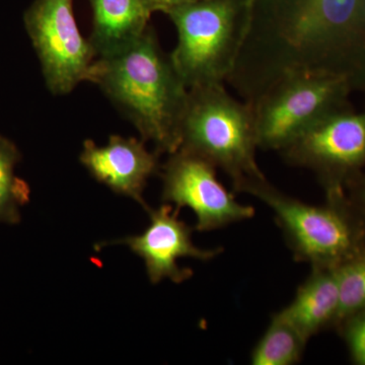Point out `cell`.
<instances>
[{
  "label": "cell",
  "mask_w": 365,
  "mask_h": 365,
  "mask_svg": "<svg viewBox=\"0 0 365 365\" xmlns=\"http://www.w3.org/2000/svg\"><path fill=\"white\" fill-rule=\"evenodd\" d=\"M180 211L170 204H163L158 209H148L150 222L143 234L130 235L116 241L103 242L96 249L115 245H126L140 257L145 264L146 272L153 284L165 279L182 283L193 276V270L180 268L178 260L193 258L209 261L222 253V248L200 249L192 242L194 227L179 220Z\"/></svg>",
  "instance_id": "30bf717a"
},
{
  "label": "cell",
  "mask_w": 365,
  "mask_h": 365,
  "mask_svg": "<svg viewBox=\"0 0 365 365\" xmlns=\"http://www.w3.org/2000/svg\"><path fill=\"white\" fill-rule=\"evenodd\" d=\"M348 185L352 187L355 201L365 211V175L359 174Z\"/></svg>",
  "instance_id": "ffe728a7"
},
{
  "label": "cell",
  "mask_w": 365,
  "mask_h": 365,
  "mask_svg": "<svg viewBox=\"0 0 365 365\" xmlns=\"http://www.w3.org/2000/svg\"><path fill=\"white\" fill-rule=\"evenodd\" d=\"M339 294L335 268L313 267L292 302L282 311V318L307 341L327 327L335 325Z\"/></svg>",
  "instance_id": "4fadbf2b"
},
{
  "label": "cell",
  "mask_w": 365,
  "mask_h": 365,
  "mask_svg": "<svg viewBox=\"0 0 365 365\" xmlns=\"http://www.w3.org/2000/svg\"><path fill=\"white\" fill-rule=\"evenodd\" d=\"M160 170L163 202L175 204L177 211L192 209L197 232H210L254 217L255 209L237 202L218 181L215 165L204 158L179 148L169 155Z\"/></svg>",
  "instance_id": "9c48e42d"
},
{
  "label": "cell",
  "mask_w": 365,
  "mask_h": 365,
  "mask_svg": "<svg viewBox=\"0 0 365 365\" xmlns=\"http://www.w3.org/2000/svg\"><path fill=\"white\" fill-rule=\"evenodd\" d=\"M345 76L352 91L365 95V0H362L355 21Z\"/></svg>",
  "instance_id": "e0dca14e"
},
{
  "label": "cell",
  "mask_w": 365,
  "mask_h": 365,
  "mask_svg": "<svg viewBox=\"0 0 365 365\" xmlns=\"http://www.w3.org/2000/svg\"><path fill=\"white\" fill-rule=\"evenodd\" d=\"M197 1H199V0H148L153 13L162 11V13L167 14L174 11V9L188 6V4H194V2Z\"/></svg>",
  "instance_id": "d6986e66"
},
{
  "label": "cell",
  "mask_w": 365,
  "mask_h": 365,
  "mask_svg": "<svg viewBox=\"0 0 365 365\" xmlns=\"http://www.w3.org/2000/svg\"><path fill=\"white\" fill-rule=\"evenodd\" d=\"M253 0H199L168 14L177 30L170 53L187 88L227 83L248 37Z\"/></svg>",
  "instance_id": "5b68a950"
},
{
  "label": "cell",
  "mask_w": 365,
  "mask_h": 365,
  "mask_svg": "<svg viewBox=\"0 0 365 365\" xmlns=\"http://www.w3.org/2000/svg\"><path fill=\"white\" fill-rule=\"evenodd\" d=\"M93 9L90 40L97 58L111 56L135 43L153 14L148 0H88Z\"/></svg>",
  "instance_id": "7c38bea8"
},
{
  "label": "cell",
  "mask_w": 365,
  "mask_h": 365,
  "mask_svg": "<svg viewBox=\"0 0 365 365\" xmlns=\"http://www.w3.org/2000/svg\"><path fill=\"white\" fill-rule=\"evenodd\" d=\"M21 155L13 141L0 134V223L21 222V206L30 200V188L16 177Z\"/></svg>",
  "instance_id": "9a60e30c"
},
{
  "label": "cell",
  "mask_w": 365,
  "mask_h": 365,
  "mask_svg": "<svg viewBox=\"0 0 365 365\" xmlns=\"http://www.w3.org/2000/svg\"><path fill=\"white\" fill-rule=\"evenodd\" d=\"M344 76L289 73L278 79L252 105L258 148L282 150L309 127L336 110L351 105Z\"/></svg>",
  "instance_id": "8992f818"
},
{
  "label": "cell",
  "mask_w": 365,
  "mask_h": 365,
  "mask_svg": "<svg viewBox=\"0 0 365 365\" xmlns=\"http://www.w3.org/2000/svg\"><path fill=\"white\" fill-rule=\"evenodd\" d=\"M307 341L279 314H273L267 330L251 354L253 365H292L302 359Z\"/></svg>",
  "instance_id": "5bb4252c"
},
{
  "label": "cell",
  "mask_w": 365,
  "mask_h": 365,
  "mask_svg": "<svg viewBox=\"0 0 365 365\" xmlns=\"http://www.w3.org/2000/svg\"><path fill=\"white\" fill-rule=\"evenodd\" d=\"M362 0H253L248 37L227 83L253 103L289 73L345 76ZM347 79V78H346Z\"/></svg>",
  "instance_id": "6da1fadb"
},
{
  "label": "cell",
  "mask_w": 365,
  "mask_h": 365,
  "mask_svg": "<svg viewBox=\"0 0 365 365\" xmlns=\"http://www.w3.org/2000/svg\"><path fill=\"white\" fill-rule=\"evenodd\" d=\"M90 81L100 86L157 153L170 155L179 150L189 88L151 26L126 49L96 59Z\"/></svg>",
  "instance_id": "7a4b0ae2"
},
{
  "label": "cell",
  "mask_w": 365,
  "mask_h": 365,
  "mask_svg": "<svg viewBox=\"0 0 365 365\" xmlns=\"http://www.w3.org/2000/svg\"><path fill=\"white\" fill-rule=\"evenodd\" d=\"M336 269L338 304L335 325L365 309V250Z\"/></svg>",
  "instance_id": "2e32d148"
},
{
  "label": "cell",
  "mask_w": 365,
  "mask_h": 365,
  "mask_svg": "<svg viewBox=\"0 0 365 365\" xmlns=\"http://www.w3.org/2000/svg\"><path fill=\"white\" fill-rule=\"evenodd\" d=\"M281 153L290 165L313 170L325 189L344 188L365 167V107L330 113Z\"/></svg>",
  "instance_id": "ba28073f"
},
{
  "label": "cell",
  "mask_w": 365,
  "mask_h": 365,
  "mask_svg": "<svg viewBox=\"0 0 365 365\" xmlns=\"http://www.w3.org/2000/svg\"><path fill=\"white\" fill-rule=\"evenodd\" d=\"M24 21L50 93L67 95L90 81L97 56L79 31L73 0H36Z\"/></svg>",
  "instance_id": "52a82bcc"
},
{
  "label": "cell",
  "mask_w": 365,
  "mask_h": 365,
  "mask_svg": "<svg viewBox=\"0 0 365 365\" xmlns=\"http://www.w3.org/2000/svg\"><path fill=\"white\" fill-rule=\"evenodd\" d=\"M158 158L160 153L148 150L143 139L111 135L105 146L86 139L79 160L96 181L133 199L148 211L143 191L148 180L160 173Z\"/></svg>",
  "instance_id": "8fae6325"
},
{
  "label": "cell",
  "mask_w": 365,
  "mask_h": 365,
  "mask_svg": "<svg viewBox=\"0 0 365 365\" xmlns=\"http://www.w3.org/2000/svg\"><path fill=\"white\" fill-rule=\"evenodd\" d=\"M340 326L352 359L356 364L365 365V309L345 319Z\"/></svg>",
  "instance_id": "ac0fdd59"
},
{
  "label": "cell",
  "mask_w": 365,
  "mask_h": 365,
  "mask_svg": "<svg viewBox=\"0 0 365 365\" xmlns=\"http://www.w3.org/2000/svg\"><path fill=\"white\" fill-rule=\"evenodd\" d=\"M179 148L223 170L235 191L265 179L256 160L259 148L252 105L232 97L223 83L189 88Z\"/></svg>",
  "instance_id": "3957f363"
},
{
  "label": "cell",
  "mask_w": 365,
  "mask_h": 365,
  "mask_svg": "<svg viewBox=\"0 0 365 365\" xmlns=\"http://www.w3.org/2000/svg\"><path fill=\"white\" fill-rule=\"evenodd\" d=\"M241 192L266 204L275 215L295 259L312 267L337 268L365 250V225L355 215L343 188L326 189L323 205H311L283 194L265 179Z\"/></svg>",
  "instance_id": "277c9868"
}]
</instances>
